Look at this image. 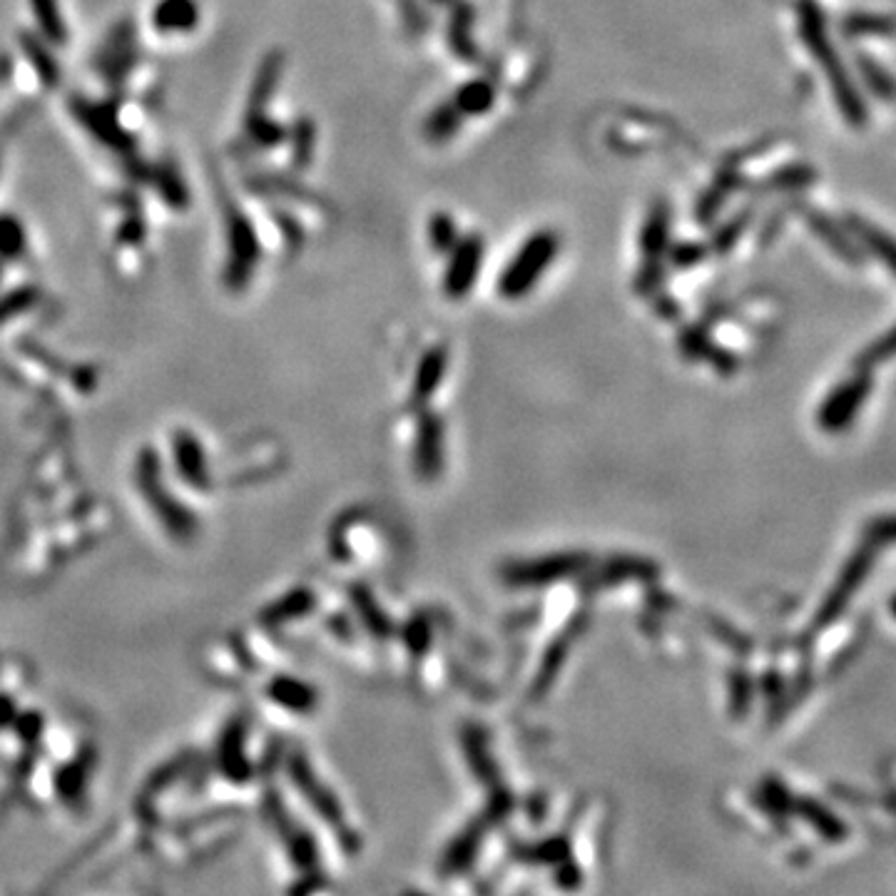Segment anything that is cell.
Masks as SVG:
<instances>
[{
    "label": "cell",
    "mask_w": 896,
    "mask_h": 896,
    "mask_svg": "<svg viewBox=\"0 0 896 896\" xmlns=\"http://www.w3.org/2000/svg\"><path fill=\"white\" fill-rule=\"evenodd\" d=\"M25 250V232L13 217H0V254L15 256Z\"/></svg>",
    "instance_id": "4"
},
{
    "label": "cell",
    "mask_w": 896,
    "mask_h": 896,
    "mask_svg": "<svg viewBox=\"0 0 896 896\" xmlns=\"http://www.w3.org/2000/svg\"><path fill=\"white\" fill-rule=\"evenodd\" d=\"M33 3V11L37 15V23L43 25V31L55 37V43H63V18L58 15V6H55V0H31Z\"/></svg>",
    "instance_id": "3"
},
{
    "label": "cell",
    "mask_w": 896,
    "mask_h": 896,
    "mask_svg": "<svg viewBox=\"0 0 896 896\" xmlns=\"http://www.w3.org/2000/svg\"><path fill=\"white\" fill-rule=\"evenodd\" d=\"M896 351V329L889 334V337H886L879 347H874L872 349V354H870V359L872 361H884L886 357H892Z\"/></svg>",
    "instance_id": "5"
},
{
    "label": "cell",
    "mask_w": 896,
    "mask_h": 896,
    "mask_svg": "<svg viewBox=\"0 0 896 896\" xmlns=\"http://www.w3.org/2000/svg\"><path fill=\"white\" fill-rule=\"evenodd\" d=\"M199 8L195 0H157L152 8V25L157 33H189L197 28Z\"/></svg>",
    "instance_id": "2"
},
{
    "label": "cell",
    "mask_w": 896,
    "mask_h": 896,
    "mask_svg": "<svg viewBox=\"0 0 896 896\" xmlns=\"http://www.w3.org/2000/svg\"><path fill=\"white\" fill-rule=\"evenodd\" d=\"M550 252H553L550 237H533V242L523 250L521 260L513 262V266L506 272L503 289L509 294L526 292L531 284L536 282V276L543 272V266L548 264Z\"/></svg>",
    "instance_id": "1"
},
{
    "label": "cell",
    "mask_w": 896,
    "mask_h": 896,
    "mask_svg": "<svg viewBox=\"0 0 896 896\" xmlns=\"http://www.w3.org/2000/svg\"><path fill=\"white\" fill-rule=\"evenodd\" d=\"M894 613H896V600H894Z\"/></svg>",
    "instance_id": "6"
}]
</instances>
